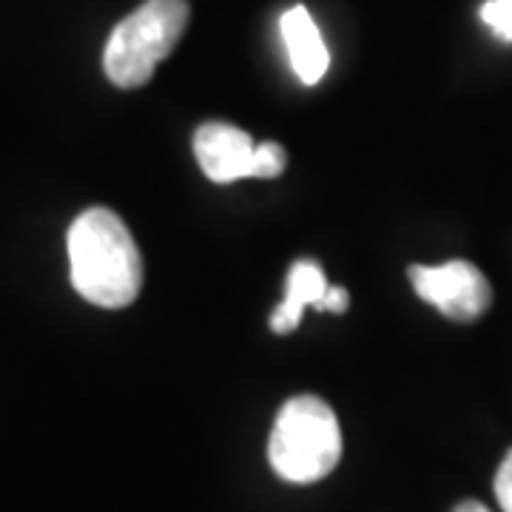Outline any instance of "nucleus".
Instances as JSON below:
<instances>
[{
  "label": "nucleus",
  "instance_id": "f257e3e1",
  "mask_svg": "<svg viewBox=\"0 0 512 512\" xmlns=\"http://www.w3.org/2000/svg\"><path fill=\"white\" fill-rule=\"evenodd\" d=\"M69 274L74 291L97 308H126L143 288L140 248L109 208L83 211L69 228Z\"/></svg>",
  "mask_w": 512,
  "mask_h": 512
},
{
  "label": "nucleus",
  "instance_id": "f03ea898",
  "mask_svg": "<svg viewBox=\"0 0 512 512\" xmlns=\"http://www.w3.org/2000/svg\"><path fill=\"white\" fill-rule=\"evenodd\" d=\"M342 458V427L319 396H293L276 413L268 461L282 481L313 484L333 473Z\"/></svg>",
  "mask_w": 512,
  "mask_h": 512
},
{
  "label": "nucleus",
  "instance_id": "7ed1b4c3",
  "mask_svg": "<svg viewBox=\"0 0 512 512\" xmlns=\"http://www.w3.org/2000/svg\"><path fill=\"white\" fill-rule=\"evenodd\" d=\"M191 18L188 0H146L123 18L103 52L106 77L117 89H140L177 49Z\"/></svg>",
  "mask_w": 512,
  "mask_h": 512
},
{
  "label": "nucleus",
  "instance_id": "20e7f679",
  "mask_svg": "<svg viewBox=\"0 0 512 512\" xmlns=\"http://www.w3.org/2000/svg\"><path fill=\"white\" fill-rule=\"evenodd\" d=\"M407 274L419 299L453 322H476L493 302V288L487 276L467 259H450L436 268L413 265Z\"/></svg>",
  "mask_w": 512,
  "mask_h": 512
},
{
  "label": "nucleus",
  "instance_id": "39448f33",
  "mask_svg": "<svg viewBox=\"0 0 512 512\" xmlns=\"http://www.w3.org/2000/svg\"><path fill=\"white\" fill-rule=\"evenodd\" d=\"M194 157L211 183L256 180L254 137L231 123H202L194 131Z\"/></svg>",
  "mask_w": 512,
  "mask_h": 512
},
{
  "label": "nucleus",
  "instance_id": "423d86ee",
  "mask_svg": "<svg viewBox=\"0 0 512 512\" xmlns=\"http://www.w3.org/2000/svg\"><path fill=\"white\" fill-rule=\"evenodd\" d=\"M279 29H282V40H285V49H288L296 77L305 86H316L328 72L330 55L316 23H313L311 12L305 6H293L282 15Z\"/></svg>",
  "mask_w": 512,
  "mask_h": 512
},
{
  "label": "nucleus",
  "instance_id": "0eeeda50",
  "mask_svg": "<svg viewBox=\"0 0 512 512\" xmlns=\"http://www.w3.org/2000/svg\"><path fill=\"white\" fill-rule=\"evenodd\" d=\"M328 291V276H325L322 265L316 259L293 262L291 271H288V279H285V299L279 302V308L271 316V330L291 333V330L299 328L302 313L308 311V308L322 311V302H325Z\"/></svg>",
  "mask_w": 512,
  "mask_h": 512
},
{
  "label": "nucleus",
  "instance_id": "6e6552de",
  "mask_svg": "<svg viewBox=\"0 0 512 512\" xmlns=\"http://www.w3.org/2000/svg\"><path fill=\"white\" fill-rule=\"evenodd\" d=\"M288 165V154L279 143H259L256 146V180H276Z\"/></svg>",
  "mask_w": 512,
  "mask_h": 512
},
{
  "label": "nucleus",
  "instance_id": "1a4fd4ad",
  "mask_svg": "<svg viewBox=\"0 0 512 512\" xmlns=\"http://www.w3.org/2000/svg\"><path fill=\"white\" fill-rule=\"evenodd\" d=\"M478 15L501 40L512 43V0H487Z\"/></svg>",
  "mask_w": 512,
  "mask_h": 512
},
{
  "label": "nucleus",
  "instance_id": "9d476101",
  "mask_svg": "<svg viewBox=\"0 0 512 512\" xmlns=\"http://www.w3.org/2000/svg\"><path fill=\"white\" fill-rule=\"evenodd\" d=\"M495 498H498V507L501 512H512V450L504 456L498 473H495Z\"/></svg>",
  "mask_w": 512,
  "mask_h": 512
},
{
  "label": "nucleus",
  "instance_id": "9b49d317",
  "mask_svg": "<svg viewBox=\"0 0 512 512\" xmlns=\"http://www.w3.org/2000/svg\"><path fill=\"white\" fill-rule=\"evenodd\" d=\"M350 305V293L345 288H339V285H330L328 296H325V302H322V311L330 313H345Z\"/></svg>",
  "mask_w": 512,
  "mask_h": 512
},
{
  "label": "nucleus",
  "instance_id": "f8f14e48",
  "mask_svg": "<svg viewBox=\"0 0 512 512\" xmlns=\"http://www.w3.org/2000/svg\"><path fill=\"white\" fill-rule=\"evenodd\" d=\"M453 512H490L481 501H461Z\"/></svg>",
  "mask_w": 512,
  "mask_h": 512
}]
</instances>
